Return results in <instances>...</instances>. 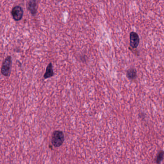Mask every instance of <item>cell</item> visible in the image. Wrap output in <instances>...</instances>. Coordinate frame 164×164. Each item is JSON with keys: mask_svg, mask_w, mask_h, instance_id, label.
I'll list each match as a JSON object with an SVG mask.
<instances>
[{"mask_svg": "<svg viewBox=\"0 0 164 164\" xmlns=\"http://www.w3.org/2000/svg\"><path fill=\"white\" fill-rule=\"evenodd\" d=\"M65 140V136L63 131H55L52 135V144L55 147L61 146Z\"/></svg>", "mask_w": 164, "mask_h": 164, "instance_id": "cell-1", "label": "cell"}, {"mask_svg": "<svg viewBox=\"0 0 164 164\" xmlns=\"http://www.w3.org/2000/svg\"><path fill=\"white\" fill-rule=\"evenodd\" d=\"M11 66H12V58L9 55L6 57L3 62L1 66V74L5 77H9L11 74Z\"/></svg>", "mask_w": 164, "mask_h": 164, "instance_id": "cell-2", "label": "cell"}, {"mask_svg": "<svg viewBox=\"0 0 164 164\" xmlns=\"http://www.w3.org/2000/svg\"><path fill=\"white\" fill-rule=\"evenodd\" d=\"M11 15L15 20H20L23 16V10L20 6H15L11 10Z\"/></svg>", "mask_w": 164, "mask_h": 164, "instance_id": "cell-3", "label": "cell"}, {"mask_svg": "<svg viewBox=\"0 0 164 164\" xmlns=\"http://www.w3.org/2000/svg\"><path fill=\"white\" fill-rule=\"evenodd\" d=\"M39 0H29L27 5L28 10L32 15H36L38 7Z\"/></svg>", "mask_w": 164, "mask_h": 164, "instance_id": "cell-4", "label": "cell"}, {"mask_svg": "<svg viewBox=\"0 0 164 164\" xmlns=\"http://www.w3.org/2000/svg\"><path fill=\"white\" fill-rule=\"evenodd\" d=\"M130 45L133 48H137L140 43V38L137 33L135 32H131L130 34Z\"/></svg>", "mask_w": 164, "mask_h": 164, "instance_id": "cell-5", "label": "cell"}, {"mask_svg": "<svg viewBox=\"0 0 164 164\" xmlns=\"http://www.w3.org/2000/svg\"><path fill=\"white\" fill-rule=\"evenodd\" d=\"M54 75V72L52 68V63H49L46 69L45 72L44 73L43 77L44 79H47L52 77Z\"/></svg>", "mask_w": 164, "mask_h": 164, "instance_id": "cell-6", "label": "cell"}, {"mask_svg": "<svg viewBox=\"0 0 164 164\" xmlns=\"http://www.w3.org/2000/svg\"><path fill=\"white\" fill-rule=\"evenodd\" d=\"M127 76L128 79L131 80L135 79L137 76L136 70L133 68L128 69V70L127 71Z\"/></svg>", "mask_w": 164, "mask_h": 164, "instance_id": "cell-7", "label": "cell"}, {"mask_svg": "<svg viewBox=\"0 0 164 164\" xmlns=\"http://www.w3.org/2000/svg\"><path fill=\"white\" fill-rule=\"evenodd\" d=\"M164 158V151H161L159 152L158 154H157V156L155 159V161L156 163L157 164H159V163L161 162L163 160Z\"/></svg>", "mask_w": 164, "mask_h": 164, "instance_id": "cell-8", "label": "cell"}]
</instances>
